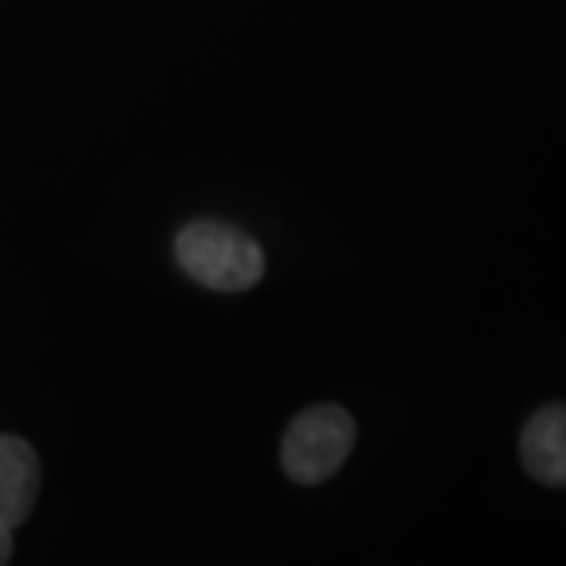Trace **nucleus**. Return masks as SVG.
<instances>
[{"label": "nucleus", "mask_w": 566, "mask_h": 566, "mask_svg": "<svg viewBox=\"0 0 566 566\" xmlns=\"http://www.w3.org/2000/svg\"><path fill=\"white\" fill-rule=\"evenodd\" d=\"M174 255L205 290L243 293L264 277V252L252 233L218 218H196L180 227Z\"/></svg>", "instance_id": "1"}, {"label": "nucleus", "mask_w": 566, "mask_h": 566, "mask_svg": "<svg viewBox=\"0 0 566 566\" xmlns=\"http://www.w3.org/2000/svg\"><path fill=\"white\" fill-rule=\"evenodd\" d=\"M356 447V422L337 403H318L303 409L286 424L281 441V465L296 485H322L340 472Z\"/></svg>", "instance_id": "2"}, {"label": "nucleus", "mask_w": 566, "mask_h": 566, "mask_svg": "<svg viewBox=\"0 0 566 566\" xmlns=\"http://www.w3.org/2000/svg\"><path fill=\"white\" fill-rule=\"evenodd\" d=\"M41 463L35 447L17 434H0V523L22 526L39 501Z\"/></svg>", "instance_id": "3"}, {"label": "nucleus", "mask_w": 566, "mask_h": 566, "mask_svg": "<svg viewBox=\"0 0 566 566\" xmlns=\"http://www.w3.org/2000/svg\"><path fill=\"white\" fill-rule=\"evenodd\" d=\"M520 460L535 482L547 488L566 485V409L542 406L520 434Z\"/></svg>", "instance_id": "4"}, {"label": "nucleus", "mask_w": 566, "mask_h": 566, "mask_svg": "<svg viewBox=\"0 0 566 566\" xmlns=\"http://www.w3.org/2000/svg\"><path fill=\"white\" fill-rule=\"evenodd\" d=\"M10 557H13V528L0 523V566L10 564Z\"/></svg>", "instance_id": "5"}]
</instances>
